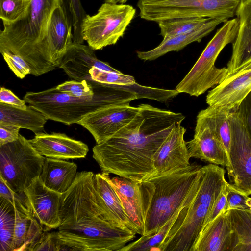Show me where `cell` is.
<instances>
[{
	"mask_svg": "<svg viewBox=\"0 0 251 251\" xmlns=\"http://www.w3.org/2000/svg\"><path fill=\"white\" fill-rule=\"evenodd\" d=\"M212 18L201 17H183L159 22L160 34L163 39L189 33L204 25Z\"/></svg>",
	"mask_w": 251,
	"mask_h": 251,
	"instance_id": "30",
	"label": "cell"
},
{
	"mask_svg": "<svg viewBox=\"0 0 251 251\" xmlns=\"http://www.w3.org/2000/svg\"></svg>",
	"mask_w": 251,
	"mask_h": 251,
	"instance_id": "47",
	"label": "cell"
},
{
	"mask_svg": "<svg viewBox=\"0 0 251 251\" xmlns=\"http://www.w3.org/2000/svg\"><path fill=\"white\" fill-rule=\"evenodd\" d=\"M106 173L94 174L93 184L107 212L114 224L136 232L135 227L126 215L120 199L106 178ZM137 234V233H136Z\"/></svg>",
	"mask_w": 251,
	"mask_h": 251,
	"instance_id": "26",
	"label": "cell"
},
{
	"mask_svg": "<svg viewBox=\"0 0 251 251\" xmlns=\"http://www.w3.org/2000/svg\"><path fill=\"white\" fill-rule=\"evenodd\" d=\"M226 22L222 19H211L200 28L193 32L163 39L158 46L151 50L137 51V56L143 61H152L169 52L178 51L193 42H200L220 24Z\"/></svg>",
	"mask_w": 251,
	"mask_h": 251,
	"instance_id": "24",
	"label": "cell"
},
{
	"mask_svg": "<svg viewBox=\"0 0 251 251\" xmlns=\"http://www.w3.org/2000/svg\"><path fill=\"white\" fill-rule=\"evenodd\" d=\"M195 196L187 201L157 232L142 235L138 240L126 245L120 251H158L159 246L166 237L178 216L184 208L192 201Z\"/></svg>",
	"mask_w": 251,
	"mask_h": 251,
	"instance_id": "28",
	"label": "cell"
},
{
	"mask_svg": "<svg viewBox=\"0 0 251 251\" xmlns=\"http://www.w3.org/2000/svg\"><path fill=\"white\" fill-rule=\"evenodd\" d=\"M45 157L19 134L14 142L0 146V176L16 193H22L41 174Z\"/></svg>",
	"mask_w": 251,
	"mask_h": 251,
	"instance_id": "8",
	"label": "cell"
},
{
	"mask_svg": "<svg viewBox=\"0 0 251 251\" xmlns=\"http://www.w3.org/2000/svg\"><path fill=\"white\" fill-rule=\"evenodd\" d=\"M139 106L140 111L130 123L93 148V158L102 172L137 181L156 175L155 153L176 124L185 117L148 104Z\"/></svg>",
	"mask_w": 251,
	"mask_h": 251,
	"instance_id": "1",
	"label": "cell"
},
{
	"mask_svg": "<svg viewBox=\"0 0 251 251\" xmlns=\"http://www.w3.org/2000/svg\"><path fill=\"white\" fill-rule=\"evenodd\" d=\"M238 244L234 251H251V213L240 209L227 210Z\"/></svg>",
	"mask_w": 251,
	"mask_h": 251,
	"instance_id": "29",
	"label": "cell"
},
{
	"mask_svg": "<svg viewBox=\"0 0 251 251\" xmlns=\"http://www.w3.org/2000/svg\"><path fill=\"white\" fill-rule=\"evenodd\" d=\"M95 81L71 80L65 81L55 87L59 91L79 98L90 97L94 94Z\"/></svg>",
	"mask_w": 251,
	"mask_h": 251,
	"instance_id": "36",
	"label": "cell"
},
{
	"mask_svg": "<svg viewBox=\"0 0 251 251\" xmlns=\"http://www.w3.org/2000/svg\"><path fill=\"white\" fill-rule=\"evenodd\" d=\"M91 79L99 83L119 86H130L136 83L133 76L120 72L105 71L93 67L90 70Z\"/></svg>",
	"mask_w": 251,
	"mask_h": 251,
	"instance_id": "34",
	"label": "cell"
},
{
	"mask_svg": "<svg viewBox=\"0 0 251 251\" xmlns=\"http://www.w3.org/2000/svg\"><path fill=\"white\" fill-rule=\"evenodd\" d=\"M88 45L73 43L64 56L58 68L62 69L71 78L77 81L92 80L90 70L93 67L115 72L120 71L106 62L98 59Z\"/></svg>",
	"mask_w": 251,
	"mask_h": 251,
	"instance_id": "22",
	"label": "cell"
},
{
	"mask_svg": "<svg viewBox=\"0 0 251 251\" xmlns=\"http://www.w3.org/2000/svg\"><path fill=\"white\" fill-rule=\"evenodd\" d=\"M231 143L226 167L229 183L247 196L251 195V140L237 111L228 116Z\"/></svg>",
	"mask_w": 251,
	"mask_h": 251,
	"instance_id": "10",
	"label": "cell"
},
{
	"mask_svg": "<svg viewBox=\"0 0 251 251\" xmlns=\"http://www.w3.org/2000/svg\"><path fill=\"white\" fill-rule=\"evenodd\" d=\"M129 102L116 104L88 114L77 124L86 129L96 144L113 137L127 126L140 111V107L130 106Z\"/></svg>",
	"mask_w": 251,
	"mask_h": 251,
	"instance_id": "12",
	"label": "cell"
},
{
	"mask_svg": "<svg viewBox=\"0 0 251 251\" xmlns=\"http://www.w3.org/2000/svg\"><path fill=\"white\" fill-rule=\"evenodd\" d=\"M181 123L176 124L154 155L155 176L190 165L191 157L184 139L186 129Z\"/></svg>",
	"mask_w": 251,
	"mask_h": 251,
	"instance_id": "18",
	"label": "cell"
},
{
	"mask_svg": "<svg viewBox=\"0 0 251 251\" xmlns=\"http://www.w3.org/2000/svg\"><path fill=\"white\" fill-rule=\"evenodd\" d=\"M20 128L16 126L0 124V146L16 141Z\"/></svg>",
	"mask_w": 251,
	"mask_h": 251,
	"instance_id": "42",
	"label": "cell"
},
{
	"mask_svg": "<svg viewBox=\"0 0 251 251\" xmlns=\"http://www.w3.org/2000/svg\"><path fill=\"white\" fill-rule=\"evenodd\" d=\"M236 15L238 29L232 43V55L227 65V76L251 60V0H242Z\"/></svg>",
	"mask_w": 251,
	"mask_h": 251,
	"instance_id": "23",
	"label": "cell"
},
{
	"mask_svg": "<svg viewBox=\"0 0 251 251\" xmlns=\"http://www.w3.org/2000/svg\"><path fill=\"white\" fill-rule=\"evenodd\" d=\"M205 0H139L141 18L158 23L171 19L202 17Z\"/></svg>",
	"mask_w": 251,
	"mask_h": 251,
	"instance_id": "17",
	"label": "cell"
},
{
	"mask_svg": "<svg viewBox=\"0 0 251 251\" xmlns=\"http://www.w3.org/2000/svg\"><path fill=\"white\" fill-rule=\"evenodd\" d=\"M15 223L13 201L0 197V251H12Z\"/></svg>",
	"mask_w": 251,
	"mask_h": 251,
	"instance_id": "31",
	"label": "cell"
},
{
	"mask_svg": "<svg viewBox=\"0 0 251 251\" xmlns=\"http://www.w3.org/2000/svg\"><path fill=\"white\" fill-rule=\"evenodd\" d=\"M77 169V166L74 162L46 157L39 177L47 187L62 194L72 185Z\"/></svg>",
	"mask_w": 251,
	"mask_h": 251,
	"instance_id": "25",
	"label": "cell"
},
{
	"mask_svg": "<svg viewBox=\"0 0 251 251\" xmlns=\"http://www.w3.org/2000/svg\"><path fill=\"white\" fill-rule=\"evenodd\" d=\"M106 178L118 195L124 210L134 226L137 234H145V222L154 190L150 180H131L120 176Z\"/></svg>",
	"mask_w": 251,
	"mask_h": 251,
	"instance_id": "11",
	"label": "cell"
},
{
	"mask_svg": "<svg viewBox=\"0 0 251 251\" xmlns=\"http://www.w3.org/2000/svg\"><path fill=\"white\" fill-rule=\"evenodd\" d=\"M237 112L251 140V91L241 102Z\"/></svg>",
	"mask_w": 251,
	"mask_h": 251,
	"instance_id": "40",
	"label": "cell"
},
{
	"mask_svg": "<svg viewBox=\"0 0 251 251\" xmlns=\"http://www.w3.org/2000/svg\"><path fill=\"white\" fill-rule=\"evenodd\" d=\"M94 175L91 171L77 172L70 188L62 194L61 224L54 236L75 251H93L101 243L120 251L136 233L113 222L94 187Z\"/></svg>",
	"mask_w": 251,
	"mask_h": 251,
	"instance_id": "2",
	"label": "cell"
},
{
	"mask_svg": "<svg viewBox=\"0 0 251 251\" xmlns=\"http://www.w3.org/2000/svg\"><path fill=\"white\" fill-rule=\"evenodd\" d=\"M23 192L44 231L58 228L61 224L62 194L47 187L39 176Z\"/></svg>",
	"mask_w": 251,
	"mask_h": 251,
	"instance_id": "16",
	"label": "cell"
},
{
	"mask_svg": "<svg viewBox=\"0 0 251 251\" xmlns=\"http://www.w3.org/2000/svg\"><path fill=\"white\" fill-rule=\"evenodd\" d=\"M12 201L15 223L12 251H29L44 231V229L33 215L24 192L17 193Z\"/></svg>",
	"mask_w": 251,
	"mask_h": 251,
	"instance_id": "19",
	"label": "cell"
},
{
	"mask_svg": "<svg viewBox=\"0 0 251 251\" xmlns=\"http://www.w3.org/2000/svg\"><path fill=\"white\" fill-rule=\"evenodd\" d=\"M48 120L43 114L30 105L23 109L0 102V124L18 126L36 134L44 131Z\"/></svg>",
	"mask_w": 251,
	"mask_h": 251,
	"instance_id": "27",
	"label": "cell"
},
{
	"mask_svg": "<svg viewBox=\"0 0 251 251\" xmlns=\"http://www.w3.org/2000/svg\"><path fill=\"white\" fill-rule=\"evenodd\" d=\"M61 7L73 28V43L82 44V25L87 14L80 0H61Z\"/></svg>",
	"mask_w": 251,
	"mask_h": 251,
	"instance_id": "33",
	"label": "cell"
},
{
	"mask_svg": "<svg viewBox=\"0 0 251 251\" xmlns=\"http://www.w3.org/2000/svg\"><path fill=\"white\" fill-rule=\"evenodd\" d=\"M103 0L106 2L124 4L126 2H127L128 0Z\"/></svg>",
	"mask_w": 251,
	"mask_h": 251,
	"instance_id": "45",
	"label": "cell"
},
{
	"mask_svg": "<svg viewBox=\"0 0 251 251\" xmlns=\"http://www.w3.org/2000/svg\"><path fill=\"white\" fill-rule=\"evenodd\" d=\"M138 99L136 93L127 86L95 82L93 96L79 98L56 87L40 92H27L23 100L48 120L66 125L77 123L89 113L102 108Z\"/></svg>",
	"mask_w": 251,
	"mask_h": 251,
	"instance_id": "3",
	"label": "cell"
},
{
	"mask_svg": "<svg viewBox=\"0 0 251 251\" xmlns=\"http://www.w3.org/2000/svg\"><path fill=\"white\" fill-rule=\"evenodd\" d=\"M251 91V60L211 90L206 96L208 106L234 112Z\"/></svg>",
	"mask_w": 251,
	"mask_h": 251,
	"instance_id": "14",
	"label": "cell"
},
{
	"mask_svg": "<svg viewBox=\"0 0 251 251\" xmlns=\"http://www.w3.org/2000/svg\"><path fill=\"white\" fill-rule=\"evenodd\" d=\"M0 102L23 109H26L28 106L24 100L19 98L11 90L2 87L0 90Z\"/></svg>",
	"mask_w": 251,
	"mask_h": 251,
	"instance_id": "43",
	"label": "cell"
},
{
	"mask_svg": "<svg viewBox=\"0 0 251 251\" xmlns=\"http://www.w3.org/2000/svg\"><path fill=\"white\" fill-rule=\"evenodd\" d=\"M238 29L237 18L228 20L219 29L207 44L189 72L177 84L176 90L198 97L216 86L228 75L227 68H217L216 60L222 50L234 41Z\"/></svg>",
	"mask_w": 251,
	"mask_h": 251,
	"instance_id": "7",
	"label": "cell"
},
{
	"mask_svg": "<svg viewBox=\"0 0 251 251\" xmlns=\"http://www.w3.org/2000/svg\"><path fill=\"white\" fill-rule=\"evenodd\" d=\"M31 0H0V18L3 23H12L25 12Z\"/></svg>",
	"mask_w": 251,
	"mask_h": 251,
	"instance_id": "35",
	"label": "cell"
},
{
	"mask_svg": "<svg viewBox=\"0 0 251 251\" xmlns=\"http://www.w3.org/2000/svg\"><path fill=\"white\" fill-rule=\"evenodd\" d=\"M10 69L18 77L23 79L31 73V70L27 63L21 56L10 51L1 53Z\"/></svg>",
	"mask_w": 251,
	"mask_h": 251,
	"instance_id": "37",
	"label": "cell"
},
{
	"mask_svg": "<svg viewBox=\"0 0 251 251\" xmlns=\"http://www.w3.org/2000/svg\"><path fill=\"white\" fill-rule=\"evenodd\" d=\"M58 251L57 240L52 234L44 231L38 240L30 248L29 251Z\"/></svg>",
	"mask_w": 251,
	"mask_h": 251,
	"instance_id": "41",
	"label": "cell"
},
{
	"mask_svg": "<svg viewBox=\"0 0 251 251\" xmlns=\"http://www.w3.org/2000/svg\"><path fill=\"white\" fill-rule=\"evenodd\" d=\"M201 111L210 121L215 132L226 150L228 156L230 150L231 135L228 120L230 112L208 106Z\"/></svg>",
	"mask_w": 251,
	"mask_h": 251,
	"instance_id": "32",
	"label": "cell"
},
{
	"mask_svg": "<svg viewBox=\"0 0 251 251\" xmlns=\"http://www.w3.org/2000/svg\"><path fill=\"white\" fill-rule=\"evenodd\" d=\"M61 0H31L24 14L15 21L3 23L0 32V52L8 51L22 57L35 76L49 72L43 61L41 43L54 10Z\"/></svg>",
	"mask_w": 251,
	"mask_h": 251,
	"instance_id": "4",
	"label": "cell"
},
{
	"mask_svg": "<svg viewBox=\"0 0 251 251\" xmlns=\"http://www.w3.org/2000/svg\"><path fill=\"white\" fill-rule=\"evenodd\" d=\"M73 43V28L60 5L52 13L40 45L41 54L49 72L58 67Z\"/></svg>",
	"mask_w": 251,
	"mask_h": 251,
	"instance_id": "13",
	"label": "cell"
},
{
	"mask_svg": "<svg viewBox=\"0 0 251 251\" xmlns=\"http://www.w3.org/2000/svg\"><path fill=\"white\" fill-rule=\"evenodd\" d=\"M16 194L0 176V197L12 201Z\"/></svg>",
	"mask_w": 251,
	"mask_h": 251,
	"instance_id": "44",
	"label": "cell"
},
{
	"mask_svg": "<svg viewBox=\"0 0 251 251\" xmlns=\"http://www.w3.org/2000/svg\"><path fill=\"white\" fill-rule=\"evenodd\" d=\"M226 183L223 186L217 198L215 200L210 209V210L204 221L202 229L207 224H208L209 223L214 220L216 218H217L223 211H227V201L225 190Z\"/></svg>",
	"mask_w": 251,
	"mask_h": 251,
	"instance_id": "39",
	"label": "cell"
},
{
	"mask_svg": "<svg viewBox=\"0 0 251 251\" xmlns=\"http://www.w3.org/2000/svg\"><path fill=\"white\" fill-rule=\"evenodd\" d=\"M202 178L181 226L159 246V251H192L210 209L226 183L225 170L210 163L202 166Z\"/></svg>",
	"mask_w": 251,
	"mask_h": 251,
	"instance_id": "6",
	"label": "cell"
},
{
	"mask_svg": "<svg viewBox=\"0 0 251 251\" xmlns=\"http://www.w3.org/2000/svg\"><path fill=\"white\" fill-rule=\"evenodd\" d=\"M247 204L250 208V212L251 213V198L248 197L247 200Z\"/></svg>",
	"mask_w": 251,
	"mask_h": 251,
	"instance_id": "46",
	"label": "cell"
},
{
	"mask_svg": "<svg viewBox=\"0 0 251 251\" xmlns=\"http://www.w3.org/2000/svg\"><path fill=\"white\" fill-rule=\"evenodd\" d=\"M42 155L61 160L85 158L88 146L81 141L68 137L64 133L40 132L28 140Z\"/></svg>",
	"mask_w": 251,
	"mask_h": 251,
	"instance_id": "20",
	"label": "cell"
},
{
	"mask_svg": "<svg viewBox=\"0 0 251 251\" xmlns=\"http://www.w3.org/2000/svg\"><path fill=\"white\" fill-rule=\"evenodd\" d=\"M202 167L193 162L149 179L154 190L146 217L144 235L157 232L196 195L202 180Z\"/></svg>",
	"mask_w": 251,
	"mask_h": 251,
	"instance_id": "5",
	"label": "cell"
},
{
	"mask_svg": "<svg viewBox=\"0 0 251 251\" xmlns=\"http://www.w3.org/2000/svg\"><path fill=\"white\" fill-rule=\"evenodd\" d=\"M186 144L191 158L225 167L229 164L228 155L212 125L201 111L197 116L194 137Z\"/></svg>",
	"mask_w": 251,
	"mask_h": 251,
	"instance_id": "15",
	"label": "cell"
},
{
	"mask_svg": "<svg viewBox=\"0 0 251 251\" xmlns=\"http://www.w3.org/2000/svg\"><path fill=\"white\" fill-rule=\"evenodd\" d=\"M237 244L226 211L202 229L192 251H234Z\"/></svg>",
	"mask_w": 251,
	"mask_h": 251,
	"instance_id": "21",
	"label": "cell"
},
{
	"mask_svg": "<svg viewBox=\"0 0 251 251\" xmlns=\"http://www.w3.org/2000/svg\"><path fill=\"white\" fill-rule=\"evenodd\" d=\"M136 9L132 6L105 2L98 12L87 15L82 25L84 41L94 50L115 44L133 19Z\"/></svg>",
	"mask_w": 251,
	"mask_h": 251,
	"instance_id": "9",
	"label": "cell"
},
{
	"mask_svg": "<svg viewBox=\"0 0 251 251\" xmlns=\"http://www.w3.org/2000/svg\"><path fill=\"white\" fill-rule=\"evenodd\" d=\"M225 190L227 210L231 209H240L250 211V208L247 204L248 196L235 189L227 181L225 185Z\"/></svg>",
	"mask_w": 251,
	"mask_h": 251,
	"instance_id": "38",
	"label": "cell"
}]
</instances>
